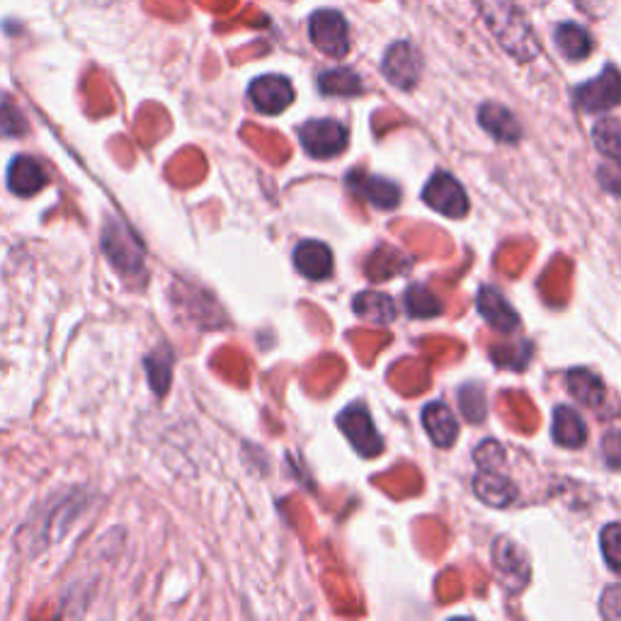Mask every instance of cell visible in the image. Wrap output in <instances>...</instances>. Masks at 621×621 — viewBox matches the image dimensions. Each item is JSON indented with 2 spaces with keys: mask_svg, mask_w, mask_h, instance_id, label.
<instances>
[{
  "mask_svg": "<svg viewBox=\"0 0 621 621\" xmlns=\"http://www.w3.org/2000/svg\"><path fill=\"white\" fill-rule=\"evenodd\" d=\"M592 139L600 154L621 160V119H600L592 129Z\"/></svg>",
  "mask_w": 621,
  "mask_h": 621,
  "instance_id": "24",
  "label": "cell"
},
{
  "mask_svg": "<svg viewBox=\"0 0 621 621\" xmlns=\"http://www.w3.org/2000/svg\"><path fill=\"white\" fill-rule=\"evenodd\" d=\"M556 44L561 49V54L570 61L588 59L592 52V36L580 28V24H561L556 30Z\"/></svg>",
  "mask_w": 621,
  "mask_h": 621,
  "instance_id": "20",
  "label": "cell"
},
{
  "mask_svg": "<svg viewBox=\"0 0 621 621\" xmlns=\"http://www.w3.org/2000/svg\"><path fill=\"white\" fill-rule=\"evenodd\" d=\"M476 3L507 54H513L522 64L539 54L537 36L515 0H476Z\"/></svg>",
  "mask_w": 621,
  "mask_h": 621,
  "instance_id": "1",
  "label": "cell"
},
{
  "mask_svg": "<svg viewBox=\"0 0 621 621\" xmlns=\"http://www.w3.org/2000/svg\"><path fill=\"white\" fill-rule=\"evenodd\" d=\"M598 180L604 190H610L612 194L621 197V160L612 158L610 164L600 166L598 170Z\"/></svg>",
  "mask_w": 621,
  "mask_h": 621,
  "instance_id": "30",
  "label": "cell"
},
{
  "mask_svg": "<svg viewBox=\"0 0 621 621\" xmlns=\"http://www.w3.org/2000/svg\"><path fill=\"white\" fill-rule=\"evenodd\" d=\"M602 554L607 566L621 573V525H610L602 531Z\"/></svg>",
  "mask_w": 621,
  "mask_h": 621,
  "instance_id": "26",
  "label": "cell"
},
{
  "mask_svg": "<svg viewBox=\"0 0 621 621\" xmlns=\"http://www.w3.org/2000/svg\"><path fill=\"white\" fill-rule=\"evenodd\" d=\"M8 188L20 197H32L46 188V172L32 156H18L8 168Z\"/></svg>",
  "mask_w": 621,
  "mask_h": 621,
  "instance_id": "11",
  "label": "cell"
},
{
  "mask_svg": "<svg viewBox=\"0 0 621 621\" xmlns=\"http://www.w3.org/2000/svg\"><path fill=\"white\" fill-rule=\"evenodd\" d=\"M383 76H387L396 88L411 91L420 76V56L408 42H399L389 49L383 56Z\"/></svg>",
  "mask_w": 621,
  "mask_h": 621,
  "instance_id": "9",
  "label": "cell"
},
{
  "mask_svg": "<svg viewBox=\"0 0 621 621\" xmlns=\"http://www.w3.org/2000/svg\"><path fill=\"white\" fill-rule=\"evenodd\" d=\"M476 462L481 464V469H495L503 466L505 462V452L498 442H483L476 452Z\"/></svg>",
  "mask_w": 621,
  "mask_h": 621,
  "instance_id": "31",
  "label": "cell"
},
{
  "mask_svg": "<svg viewBox=\"0 0 621 621\" xmlns=\"http://www.w3.org/2000/svg\"><path fill=\"white\" fill-rule=\"evenodd\" d=\"M310 42H314L323 54L333 59H343L350 52V32L347 22L335 10H320L310 18Z\"/></svg>",
  "mask_w": 621,
  "mask_h": 621,
  "instance_id": "3",
  "label": "cell"
},
{
  "mask_svg": "<svg viewBox=\"0 0 621 621\" xmlns=\"http://www.w3.org/2000/svg\"><path fill=\"white\" fill-rule=\"evenodd\" d=\"M481 127L488 134H493L498 141L515 144L519 139V124L511 109H505L503 105H483L478 112Z\"/></svg>",
  "mask_w": 621,
  "mask_h": 621,
  "instance_id": "17",
  "label": "cell"
},
{
  "mask_svg": "<svg viewBox=\"0 0 621 621\" xmlns=\"http://www.w3.org/2000/svg\"><path fill=\"white\" fill-rule=\"evenodd\" d=\"M233 24H248V28H265L267 24V18L263 15V12H260L255 6H251L248 8L241 18H235V22H231V24H227V28H223L221 24V30H229V28H233Z\"/></svg>",
  "mask_w": 621,
  "mask_h": 621,
  "instance_id": "34",
  "label": "cell"
},
{
  "mask_svg": "<svg viewBox=\"0 0 621 621\" xmlns=\"http://www.w3.org/2000/svg\"><path fill=\"white\" fill-rule=\"evenodd\" d=\"M602 614L607 619H621V588L614 586L604 592L602 598Z\"/></svg>",
  "mask_w": 621,
  "mask_h": 621,
  "instance_id": "33",
  "label": "cell"
},
{
  "mask_svg": "<svg viewBox=\"0 0 621 621\" xmlns=\"http://www.w3.org/2000/svg\"><path fill=\"white\" fill-rule=\"evenodd\" d=\"M103 251L122 275L134 277L144 270V245L127 223L119 219H109L103 229Z\"/></svg>",
  "mask_w": 621,
  "mask_h": 621,
  "instance_id": "2",
  "label": "cell"
},
{
  "mask_svg": "<svg viewBox=\"0 0 621 621\" xmlns=\"http://www.w3.org/2000/svg\"><path fill=\"white\" fill-rule=\"evenodd\" d=\"M347 185H350L352 190H357L359 194L365 197V200H369L371 204L379 207V209H393L401 200V192L393 182L383 180V178H367L365 172H359V170L350 172Z\"/></svg>",
  "mask_w": 621,
  "mask_h": 621,
  "instance_id": "13",
  "label": "cell"
},
{
  "mask_svg": "<svg viewBox=\"0 0 621 621\" xmlns=\"http://www.w3.org/2000/svg\"><path fill=\"white\" fill-rule=\"evenodd\" d=\"M318 85L326 95H340V97H355L365 91L362 78H359L352 69L326 71L320 76Z\"/></svg>",
  "mask_w": 621,
  "mask_h": 621,
  "instance_id": "22",
  "label": "cell"
},
{
  "mask_svg": "<svg viewBox=\"0 0 621 621\" xmlns=\"http://www.w3.org/2000/svg\"><path fill=\"white\" fill-rule=\"evenodd\" d=\"M355 310L362 318L379 323V326H387L396 318V304L389 294L383 292H362L355 299Z\"/></svg>",
  "mask_w": 621,
  "mask_h": 621,
  "instance_id": "19",
  "label": "cell"
},
{
  "mask_svg": "<svg viewBox=\"0 0 621 621\" xmlns=\"http://www.w3.org/2000/svg\"><path fill=\"white\" fill-rule=\"evenodd\" d=\"M406 308L413 318H434L442 314V304L425 287H411L406 292Z\"/></svg>",
  "mask_w": 621,
  "mask_h": 621,
  "instance_id": "25",
  "label": "cell"
},
{
  "mask_svg": "<svg viewBox=\"0 0 621 621\" xmlns=\"http://www.w3.org/2000/svg\"><path fill=\"white\" fill-rule=\"evenodd\" d=\"M493 558L495 568H498L501 578L511 590H519L529 580V564L525 551L511 539H498L493 546Z\"/></svg>",
  "mask_w": 621,
  "mask_h": 621,
  "instance_id": "10",
  "label": "cell"
},
{
  "mask_svg": "<svg viewBox=\"0 0 621 621\" xmlns=\"http://www.w3.org/2000/svg\"><path fill=\"white\" fill-rule=\"evenodd\" d=\"M478 310L481 316L486 318L488 326L501 333H513L519 326V316L515 314V308L505 302V296L498 290H491V287L481 290Z\"/></svg>",
  "mask_w": 621,
  "mask_h": 621,
  "instance_id": "12",
  "label": "cell"
},
{
  "mask_svg": "<svg viewBox=\"0 0 621 621\" xmlns=\"http://www.w3.org/2000/svg\"><path fill=\"white\" fill-rule=\"evenodd\" d=\"M296 270L308 280H326L333 272V255L330 248L318 241H304L294 253Z\"/></svg>",
  "mask_w": 621,
  "mask_h": 621,
  "instance_id": "14",
  "label": "cell"
},
{
  "mask_svg": "<svg viewBox=\"0 0 621 621\" xmlns=\"http://www.w3.org/2000/svg\"><path fill=\"white\" fill-rule=\"evenodd\" d=\"M573 3L586 12V15H592V18H602V12L607 8V0H573Z\"/></svg>",
  "mask_w": 621,
  "mask_h": 621,
  "instance_id": "35",
  "label": "cell"
},
{
  "mask_svg": "<svg viewBox=\"0 0 621 621\" xmlns=\"http://www.w3.org/2000/svg\"><path fill=\"white\" fill-rule=\"evenodd\" d=\"M459 401H462V411L471 422H481L486 418V401H483V391L478 387L462 389Z\"/></svg>",
  "mask_w": 621,
  "mask_h": 621,
  "instance_id": "27",
  "label": "cell"
},
{
  "mask_svg": "<svg viewBox=\"0 0 621 621\" xmlns=\"http://www.w3.org/2000/svg\"><path fill=\"white\" fill-rule=\"evenodd\" d=\"M24 131H28V122H24L22 112L10 103L0 105V134H6V136H10V139H15V136H20Z\"/></svg>",
  "mask_w": 621,
  "mask_h": 621,
  "instance_id": "28",
  "label": "cell"
},
{
  "mask_svg": "<svg viewBox=\"0 0 621 621\" xmlns=\"http://www.w3.org/2000/svg\"><path fill=\"white\" fill-rule=\"evenodd\" d=\"M573 101L586 112H604L621 105V73L614 66H607L598 78L580 85Z\"/></svg>",
  "mask_w": 621,
  "mask_h": 621,
  "instance_id": "4",
  "label": "cell"
},
{
  "mask_svg": "<svg viewBox=\"0 0 621 621\" xmlns=\"http://www.w3.org/2000/svg\"><path fill=\"white\" fill-rule=\"evenodd\" d=\"M302 144L314 158L340 156L347 148V129L335 119H316L302 127Z\"/></svg>",
  "mask_w": 621,
  "mask_h": 621,
  "instance_id": "5",
  "label": "cell"
},
{
  "mask_svg": "<svg viewBox=\"0 0 621 621\" xmlns=\"http://www.w3.org/2000/svg\"><path fill=\"white\" fill-rule=\"evenodd\" d=\"M602 452L607 464L621 469V430H612L604 434V442H602Z\"/></svg>",
  "mask_w": 621,
  "mask_h": 621,
  "instance_id": "32",
  "label": "cell"
},
{
  "mask_svg": "<svg viewBox=\"0 0 621 621\" xmlns=\"http://www.w3.org/2000/svg\"><path fill=\"white\" fill-rule=\"evenodd\" d=\"M411 265V260H403L401 253H396L391 245H381L379 251L367 260V277L369 280H389L396 272Z\"/></svg>",
  "mask_w": 621,
  "mask_h": 621,
  "instance_id": "23",
  "label": "cell"
},
{
  "mask_svg": "<svg viewBox=\"0 0 621 621\" xmlns=\"http://www.w3.org/2000/svg\"><path fill=\"white\" fill-rule=\"evenodd\" d=\"M170 362H172L170 355L166 357L164 365L158 362V355H154L151 359H148V379H151V387L158 393H166L168 383H170Z\"/></svg>",
  "mask_w": 621,
  "mask_h": 621,
  "instance_id": "29",
  "label": "cell"
},
{
  "mask_svg": "<svg viewBox=\"0 0 621 621\" xmlns=\"http://www.w3.org/2000/svg\"><path fill=\"white\" fill-rule=\"evenodd\" d=\"M248 97L263 115H280L294 103V88L287 78L282 76H263L253 81Z\"/></svg>",
  "mask_w": 621,
  "mask_h": 621,
  "instance_id": "8",
  "label": "cell"
},
{
  "mask_svg": "<svg viewBox=\"0 0 621 621\" xmlns=\"http://www.w3.org/2000/svg\"><path fill=\"white\" fill-rule=\"evenodd\" d=\"M474 488H476L478 498L491 507H507V505H513L515 498H517V491L513 486V481L501 476V474H495L493 469L481 471V474L476 476Z\"/></svg>",
  "mask_w": 621,
  "mask_h": 621,
  "instance_id": "15",
  "label": "cell"
},
{
  "mask_svg": "<svg viewBox=\"0 0 621 621\" xmlns=\"http://www.w3.org/2000/svg\"><path fill=\"white\" fill-rule=\"evenodd\" d=\"M200 3L214 12H231L239 0H200Z\"/></svg>",
  "mask_w": 621,
  "mask_h": 621,
  "instance_id": "36",
  "label": "cell"
},
{
  "mask_svg": "<svg viewBox=\"0 0 621 621\" xmlns=\"http://www.w3.org/2000/svg\"><path fill=\"white\" fill-rule=\"evenodd\" d=\"M338 425L345 432V438L355 444V450L362 456H377L383 450L375 420H371L365 406L347 408V411L340 413Z\"/></svg>",
  "mask_w": 621,
  "mask_h": 621,
  "instance_id": "6",
  "label": "cell"
},
{
  "mask_svg": "<svg viewBox=\"0 0 621 621\" xmlns=\"http://www.w3.org/2000/svg\"><path fill=\"white\" fill-rule=\"evenodd\" d=\"M554 440L564 446H582L588 440L586 422L568 406H558L554 413Z\"/></svg>",
  "mask_w": 621,
  "mask_h": 621,
  "instance_id": "18",
  "label": "cell"
},
{
  "mask_svg": "<svg viewBox=\"0 0 621 621\" xmlns=\"http://www.w3.org/2000/svg\"><path fill=\"white\" fill-rule=\"evenodd\" d=\"M422 200L432 209L442 211L444 217H464L469 211L464 188L452 176H446V172H438V176L428 182L425 192H422Z\"/></svg>",
  "mask_w": 621,
  "mask_h": 621,
  "instance_id": "7",
  "label": "cell"
},
{
  "mask_svg": "<svg viewBox=\"0 0 621 621\" xmlns=\"http://www.w3.org/2000/svg\"><path fill=\"white\" fill-rule=\"evenodd\" d=\"M568 391L576 396L580 403L600 406L604 401V383L602 379L588 369H573L568 375Z\"/></svg>",
  "mask_w": 621,
  "mask_h": 621,
  "instance_id": "21",
  "label": "cell"
},
{
  "mask_svg": "<svg viewBox=\"0 0 621 621\" xmlns=\"http://www.w3.org/2000/svg\"><path fill=\"white\" fill-rule=\"evenodd\" d=\"M422 425H425L432 442L446 450L456 440V418L444 403H430L425 411H422Z\"/></svg>",
  "mask_w": 621,
  "mask_h": 621,
  "instance_id": "16",
  "label": "cell"
}]
</instances>
